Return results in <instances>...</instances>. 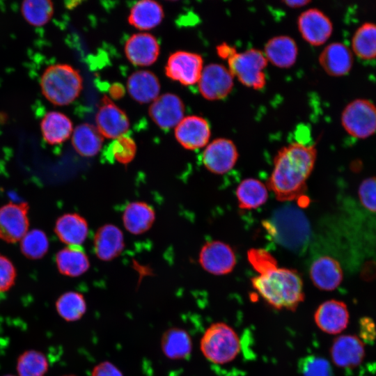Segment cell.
Returning <instances> with one entry per match:
<instances>
[{"label": "cell", "mask_w": 376, "mask_h": 376, "mask_svg": "<svg viewBox=\"0 0 376 376\" xmlns=\"http://www.w3.org/2000/svg\"><path fill=\"white\" fill-rule=\"evenodd\" d=\"M317 149L314 144L292 142L280 148L274 158V167L267 187L279 201L301 198L314 168Z\"/></svg>", "instance_id": "cell-1"}, {"label": "cell", "mask_w": 376, "mask_h": 376, "mask_svg": "<svg viewBox=\"0 0 376 376\" xmlns=\"http://www.w3.org/2000/svg\"><path fill=\"white\" fill-rule=\"evenodd\" d=\"M252 288L272 308L295 311L304 300V283L293 269L270 267L251 279Z\"/></svg>", "instance_id": "cell-2"}, {"label": "cell", "mask_w": 376, "mask_h": 376, "mask_svg": "<svg viewBox=\"0 0 376 376\" xmlns=\"http://www.w3.org/2000/svg\"><path fill=\"white\" fill-rule=\"evenodd\" d=\"M40 87L45 99L56 106L73 102L83 88L79 71L70 65L57 63L48 66L40 79Z\"/></svg>", "instance_id": "cell-3"}, {"label": "cell", "mask_w": 376, "mask_h": 376, "mask_svg": "<svg viewBox=\"0 0 376 376\" xmlns=\"http://www.w3.org/2000/svg\"><path fill=\"white\" fill-rule=\"evenodd\" d=\"M240 347L237 334L224 322L210 324L200 341L203 356L217 364H225L234 360L240 352Z\"/></svg>", "instance_id": "cell-4"}, {"label": "cell", "mask_w": 376, "mask_h": 376, "mask_svg": "<svg viewBox=\"0 0 376 376\" xmlns=\"http://www.w3.org/2000/svg\"><path fill=\"white\" fill-rule=\"evenodd\" d=\"M228 68L242 85L254 90L263 89L267 83L265 70L267 61L263 51L250 48L234 52L228 59Z\"/></svg>", "instance_id": "cell-5"}, {"label": "cell", "mask_w": 376, "mask_h": 376, "mask_svg": "<svg viewBox=\"0 0 376 376\" xmlns=\"http://www.w3.org/2000/svg\"><path fill=\"white\" fill-rule=\"evenodd\" d=\"M340 120L347 134L366 139L376 132V107L369 100H355L345 107Z\"/></svg>", "instance_id": "cell-6"}, {"label": "cell", "mask_w": 376, "mask_h": 376, "mask_svg": "<svg viewBox=\"0 0 376 376\" xmlns=\"http://www.w3.org/2000/svg\"><path fill=\"white\" fill-rule=\"evenodd\" d=\"M274 220V228L271 230H274V236L283 246L297 249L306 242L308 228L304 216L299 211L283 210Z\"/></svg>", "instance_id": "cell-7"}, {"label": "cell", "mask_w": 376, "mask_h": 376, "mask_svg": "<svg viewBox=\"0 0 376 376\" xmlns=\"http://www.w3.org/2000/svg\"><path fill=\"white\" fill-rule=\"evenodd\" d=\"M234 77L229 69L220 63H209L204 66L198 88L207 100L215 101L226 98L234 86Z\"/></svg>", "instance_id": "cell-8"}, {"label": "cell", "mask_w": 376, "mask_h": 376, "mask_svg": "<svg viewBox=\"0 0 376 376\" xmlns=\"http://www.w3.org/2000/svg\"><path fill=\"white\" fill-rule=\"evenodd\" d=\"M203 68L201 55L191 52L176 51L168 58L165 74L169 79L184 86H192L198 84Z\"/></svg>", "instance_id": "cell-9"}, {"label": "cell", "mask_w": 376, "mask_h": 376, "mask_svg": "<svg viewBox=\"0 0 376 376\" xmlns=\"http://www.w3.org/2000/svg\"><path fill=\"white\" fill-rule=\"evenodd\" d=\"M239 157L235 143L227 138H217L210 142L202 154V162L211 173L221 175L230 171Z\"/></svg>", "instance_id": "cell-10"}, {"label": "cell", "mask_w": 376, "mask_h": 376, "mask_svg": "<svg viewBox=\"0 0 376 376\" xmlns=\"http://www.w3.org/2000/svg\"><path fill=\"white\" fill-rule=\"evenodd\" d=\"M297 29L303 40L311 46L324 44L333 32V24L322 10L310 8L300 13Z\"/></svg>", "instance_id": "cell-11"}, {"label": "cell", "mask_w": 376, "mask_h": 376, "mask_svg": "<svg viewBox=\"0 0 376 376\" xmlns=\"http://www.w3.org/2000/svg\"><path fill=\"white\" fill-rule=\"evenodd\" d=\"M198 262L208 273L224 275L233 270L236 258L233 249L228 244L219 240H212L202 246Z\"/></svg>", "instance_id": "cell-12"}, {"label": "cell", "mask_w": 376, "mask_h": 376, "mask_svg": "<svg viewBox=\"0 0 376 376\" xmlns=\"http://www.w3.org/2000/svg\"><path fill=\"white\" fill-rule=\"evenodd\" d=\"M26 203H9L0 207V238L8 243L21 240L29 228Z\"/></svg>", "instance_id": "cell-13"}, {"label": "cell", "mask_w": 376, "mask_h": 376, "mask_svg": "<svg viewBox=\"0 0 376 376\" xmlns=\"http://www.w3.org/2000/svg\"><path fill=\"white\" fill-rule=\"evenodd\" d=\"M96 127L103 137L116 139L126 135L130 121L125 112L109 97L102 99L95 116Z\"/></svg>", "instance_id": "cell-14"}, {"label": "cell", "mask_w": 376, "mask_h": 376, "mask_svg": "<svg viewBox=\"0 0 376 376\" xmlns=\"http://www.w3.org/2000/svg\"><path fill=\"white\" fill-rule=\"evenodd\" d=\"M211 136L208 121L202 116H185L175 127V137L181 146L194 150L206 146Z\"/></svg>", "instance_id": "cell-15"}, {"label": "cell", "mask_w": 376, "mask_h": 376, "mask_svg": "<svg viewBox=\"0 0 376 376\" xmlns=\"http://www.w3.org/2000/svg\"><path fill=\"white\" fill-rule=\"evenodd\" d=\"M148 113L159 128L168 130L175 128L185 117V105L179 96L167 93L151 102Z\"/></svg>", "instance_id": "cell-16"}, {"label": "cell", "mask_w": 376, "mask_h": 376, "mask_svg": "<svg viewBox=\"0 0 376 376\" xmlns=\"http://www.w3.org/2000/svg\"><path fill=\"white\" fill-rule=\"evenodd\" d=\"M125 54L128 61L136 66H149L158 58L160 47L157 38L149 33L132 35L125 42Z\"/></svg>", "instance_id": "cell-17"}, {"label": "cell", "mask_w": 376, "mask_h": 376, "mask_svg": "<svg viewBox=\"0 0 376 376\" xmlns=\"http://www.w3.org/2000/svg\"><path fill=\"white\" fill-rule=\"evenodd\" d=\"M330 355L336 366L343 369H353L358 366L364 358V346L356 336L341 335L333 341Z\"/></svg>", "instance_id": "cell-18"}, {"label": "cell", "mask_w": 376, "mask_h": 376, "mask_svg": "<svg viewBox=\"0 0 376 376\" xmlns=\"http://www.w3.org/2000/svg\"><path fill=\"white\" fill-rule=\"evenodd\" d=\"M314 321L324 333L339 334L348 324L349 313L347 306L340 301L327 300L317 308L314 313Z\"/></svg>", "instance_id": "cell-19"}, {"label": "cell", "mask_w": 376, "mask_h": 376, "mask_svg": "<svg viewBox=\"0 0 376 376\" xmlns=\"http://www.w3.org/2000/svg\"><path fill=\"white\" fill-rule=\"evenodd\" d=\"M263 52L268 63L276 68L286 69L296 63L299 49L292 37L279 35L269 38Z\"/></svg>", "instance_id": "cell-20"}, {"label": "cell", "mask_w": 376, "mask_h": 376, "mask_svg": "<svg viewBox=\"0 0 376 376\" xmlns=\"http://www.w3.org/2000/svg\"><path fill=\"white\" fill-rule=\"evenodd\" d=\"M309 275L313 285L319 290L324 291L335 290L343 278L339 263L327 256H320L313 262Z\"/></svg>", "instance_id": "cell-21"}, {"label": "cell", "mask_w": 376, "mask_h": 376, "mask_svg": "<svg viewBox=\"0 0 376 376\" xmlns=\"http://www.w3.org/2000/svg\"><path fill=\"white\" fill-rule=\"evenodd\" d=\"M318 62L323 70L332 77H341L351 70L353 57L350 49L341 42H332L320 52Z\"/></svg>", "instance_id": "cell-22"}, {"label": "cell", "mask_w": 376, "mask_h": 376, "mask_svg": "<svg viewBox=\"0 0 376 376\" xmlns=\"http://www.w3.org/2000/svg\"><path fill=\"white\" fill-rule=\"evenodd\" d=\"M94 252L102 261H110L118 256L125 246L121 230L111 224L98 228L93 239Z\"/></svg>", "instance_id": "cell-23"}, {"label": "cell", "mask_w": 376, "mask_h": 376, "mask_svg": "<svg viewBox=\"0 0 376 376\" xmlns=\"http://www.w3.org/2000/svg\"><path fill=\"white\" fill-rule=\"evenodd\" d=\"M160 83L151 71L141 70L134 72L127 81V90L133 100L146 104L153 102L160 93Z\"/></svg>", "instance_id": "cell-24"}, {"label": "cell", "mask_w": 376, "mask_h": 376, "mask_svg": "<svg viewBox=\"0 0 376 376\" xmlns=\"http://www.w3.org/2000/svg\"><path fill=\"white\" fill-rule=\"evenodd\" d=\"M40 128L44 141L52 146L63 143L74 130L70 118L57 111L47 112L41 119Z\"/></svg>", "instance_id": "cell-25"}, {"label": "cell", "mask_w": 376, "mask_h": 376, "mask_svg": "<svg viewBox=\"0 0 376 376\" xmlns=\"http://www.w3.org/2000/svg\"><path fill=\"white\" fill-rule=\"evenodd\" d=\"M55 233L68 246H81L87 238L88 225L84 217L77 213H66L56 220Z\"/></svg>", "instance_id": "cell-26"}, {"label": "cell", "mask_w": 376, "mask_h": 376, "mask_svg": "<svg viewBox=\"0 0 376 376\" xmlns=\"http://www.w3.org/2000/svg\"><path fill=\"white\" fill-rule=\"evenodd\" d=\"M155 220V212L152 206L143 201L130 203L123 213L125 229L133 235H140L148 230Z\"/></svg>", "instance_id": "cell-27"}, {"label": "cell", "mask_w": 376, "mask_h": 376, "mask_svg": "<svg viewBox=\"0 0 376 376\" xmlns=\"http://www.w3.org/2000/svg\"><path fill=\"white\" fill-rule=\"evenodd\" d=\"M164 10L161 4L153 0H142L136 2L130 9L128 22L134 28L150 30L157 26L164 18Z\"/></svg>", "instance_id": "cell-28"}, {"label": "cell", "mask_w": 376, "mask_h": 376, "mask_svg": "<svg viewBox=\"0 0 376 376\" xmlns=\"http://www.w3.org/2000/svg\"><path fill=\"white\" fill-rule=\"evenodd\" d=\"M56 263L59 272L69 277H77L86 273L90 262L81 246H68L56 256Z\"/></svg>", "instance_id": "cell-29"}, {"label": "cell", "mask_w": 376, "mask_h": 376, "mask_svg": "<svg viewBox=\"0 0 376 376\" xmlns=\"http://www.w3.org/2000/svg\"><path fill=\"white\" fill-rule=\"evenodd\" d=\"M104 137L94 126L88 123L77 125L72 134V144L75 151L83 157H93L102 148Z\"/></svg>", "instance_id": "cell-30"}, {"label": "cell", "mask_w": 376, "mask_h": 376, "mask_svg": "<svg viewBox=\"0 0 376 376\" xmlns=\"http://www.w3.org/2000/svg\"><path fill=\"white\" fill-rule=\"evenodd\" d=\"M161 348L163 354L169 359H185L190 356L192 351L191 338L183 329L170 328L162 336Z\"/></svg>", "instance_id": "cell-31"}, {"label": "cell", "mask_w": 376, "mask_h": 376, "mask_svg": "<svg viewBox=\"0 0 376 376\" xmlns=\"http://www.w3.org/2000/svg\"><path fill=\"white\" fill-rule=\"evenodd\" d=\"M239 207L243 210L256 209L263 205L268 198V190L261 181L249 178L243 180L235 191Z\"/></svg>", "instance_id": "cell-32"}, {"label": "cell", "mask_w": 376, "mask_h": 376, "mask_svg": "<svg viewBox=\"0 0 376 376\" xmlns=\"http://www.w3.org/2000/svg\"><path fill=\"white\" fill-rule=\"evenodd\" d=\"M55 307L59 316L67 322L80 320L87 309L84 296L76 291H68L61 295L56 301Z\"/></svg>", "instance_id": "cell-33"}, {"label": "cell", "mask_w": 376, "mask_h": 376, "mask_svg": "<svg viewBox=\"0 0 376 376\" xmlns=\"http://www.w3.org/2000/svg\"><path fill=\"white\" fill-rule=\"evenodd\" d=\"M352 47L361 59L376 58V24L370 22L362 24L352 37Z\"/></svg>", "instance_id": "cell-34"}, {"label": "cell", "mask_w": 376, "mask_h": 376, "mask_svg": "<svg viewBox=\"0 0 376 376\" xmlns=\"http://www.w3.org/2000/svg\"><path fill=\"white\" fill-rule=\"evenodd\" d=\"M22 17L30 25L38 27L47 24L54 15V4L49 0H26L20 6Z\"/></svg>", "instance_id": "cell-35"}, {"label": "cell", "mask_w": 376, "mask_h": 376, "mask_svg": "<svg viewBox=\"0 0 376 376\" xmlns=\"http://www.w3.org/2000/svg\"><path fill=\"white\" fill-rule=\"evenodd\" d=\"M48 368L47 357L38 350H26L17 360V376H45Z\"/></svg>", "instance_id": "cell-36"}, {"label": "cell", "mask_w": 376, "mask_h": 376, "mask_svg": "<svg viewBox=\"0 0 376 376\" xmlns=\"http://www.w3.org/2000/svg\"><path fill=\"white\" fill-rule=\"evenodd\" d=\"M49 241L46 234L41 230L29 231L21 240L22 253L31 259H38L47 252Z\"/></svg>", "instance_id": "cell-37"}, {"label": "cell", "mask_w": 376, "mask_h": 376, "mask_svg": "<svg viewBox=\"0 0 376 376\" xmlns=\"http://www.w3.org/2000/svg\"><path fill=\"white\" fill-rule=\"evenodd\" d=\"M108 153L113 160L122 164H127L136 155V144L132 138L124 135L110 143Z\"/></svg>", "instance_id": "cell-38"}, {"label": "cell", "mask_w": 376, "mask_h": 376, "mask_svg": "<svg viewBox=\"0 0 376 376\" xmlns=\"http://www.w3.org/2000/svg\"><path fill=\"white\" fill-rule=\"evenodd\" d=\"M298 370L302 376H333L329 362L316 355H308L300 359Z\"/></svg>", "instance_id": "cell-39"}, {"label": "cell", "mask_w": 376, "mask_h": 376, "mask_svg": "<svg viewBox=\"0 0 376 376\" xmlns=\"http://www.w3.org/2000/svg\"><path fill=\"white\" fill-rule=\"evenodd\" d=\"M358 194L362 205L369 211L376 212V177L363 180Z\"/></svg>", "instance_id": "cell-40"}, {"label": "cell", "mask_w": 376, "mask_h": 376, "mask_svg": "<svg viewBox=\"0 0 376 376\" xmlns=\"http://www.w3.org/2000/svg\"><path fill=\"white\" fill-rule=\"evenodd\" d=\"M250 263L258 274L276 266V262L267 251L263 249H252L248 252Z\"/></svg>", "instance_id": "cell-41"}, {"label": "cell", "mask_w": 376, "mask_h": 376, "mask_svg": "<svg viewBox=\"0 0 376 376\" xmlns=\"http://www.w3.org/2000/svg\"><path fill=\"white\" fill-rule=\"evenodd\" d=\"M16 270L12 262L0 255V292L8 290L15 283Z\"/></svg>", "instance_id": "cell-42"}, {"label": "cell", "mask_w": 376, "mask_h": 376, "mask_svg": "<svg viewBox=\"0 0 376 376\" xmlns=\"http://www.w3.org/2000/svg\"><path fill=\"white\" fill-rule=\"evenodd\" d=\"M360 336L362 340L368 344H373L376 337L375 326L373 320L370 318H362L359 322Z\"/></svg>", "instance_id": "cell-43"}, {"label": "cell", "mask_w": 376, "mask_h": 376, "mask_svg": "<svg viewBox=\"0 0 376 376\" xmlns=\"http://www.w3.org/2000/svg\"><path fill=\"white\" fill-rule=\"evenodd\" d=\"M91 376H123L120 369L110 361H102L92 370Z\"/></svg>", "instance_id": "cell-44"}, {"label": "cell", "mask_w": 376, "mask_h": 376, "mask_svg": "<svg viewBox=\"0 0 376 376\" xmlns=\"http://www.w3.org/2000/svg\"><path fill=\"white\" fill-rule=\"evenodd\" d=\"M237 50L230 45L222 43L217 47V53L219 57L228 59Z\"/></svg>", "instance_id": "cell-45"}, {"label": "cell", "mask_w": 376, "mask_h": 376, "mask_svg": "<svg viewBox=\"0 0 376 376\" xmlns=\"http://www.w3.org/2000/svg\"><path fill=\"white\" fill-rule=\"evenodd\" d=\"M124 93L125 89L120 84H114L110 88V95L114 99L121 98Z\"/></svg>", "instance_id": "cell-46"}, {"label": "cell", "mask_w": 376, "mask_h": 376, "mask_svg": "<svg viewBox=\"0 0 376 376\" xmlns=\"http://www.w3.org/2000/svg\"><path fill=\"white\" fill-rule=\"evenodd\" d=\"M310 0H285L283 3L288 7L291 8H299L309 4Z\"/></svg>", "instance_id": "cell-47"}, {"label": "cell", "mask_w": 376, "mask_h": 376, "mask_svg": "<svg viewBox=\"0 0 376 376\" xmlns=\"http://www.w3.org/2000/svg\"><path fill=\"white\" fill-rule=\"evenodd\" d=\"M3 376H15V375L8 374V375H3Z\"/></svg>", "instance_id": "cell-48"}, {"label": "cell", "mask_w": 376, "mask_h": 376, "mask_svg": "<svg viewBox=\"0 0 376 376\" xmlns=\"http://www.w3.org/2000/svg\"><path fill=\"white\" fill-rule=\"evenodd\" d=\"M62 376H76L75 375H62Z\"/></svg>", "instance_id": "cell-49"}]
</instances>
